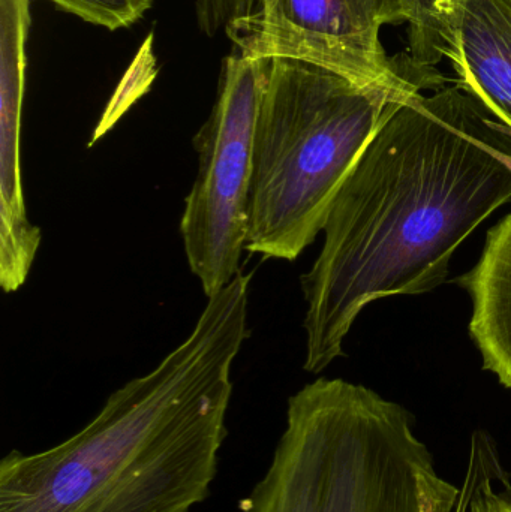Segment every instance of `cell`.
Wrapping results in <instances>:
<instances>
[{"label":"cell","instance_id":"1","mask_svg":"<svg viewBox=\"0 0 511 512\" xmlns=\"http://www.w3.org/2000/svg\"><path fill=\"white\" fill-rule=\"evenodd\" d=\"M511 134L461 84L392 102L342 182L302 276L305 370L323 372L372 301L434 291L456 249L511 203Z\"/></svg>","mask_w":511,"mask_h":512},{"label":"cell","instance_id":"5","mask_svg":"<svg viewBox=\"0 0 511 512\" xmlns=\"http://www.w3.org/2000/svg\"><path fill=\"white\" fill-rule=\"evenodd\" d=\"M269 62L236 50L222 60L215 105L192 141L198 174L186 197L180 233L189 268L207 298L240 273L255 129Z\"/></svg>","mask_w":511,"mask_h":512},{"label":"cell","instance_id":"12","mask_svg":"<svg viewBox=\"0 0 511 512\" xmlns=\"http://www.w3.org/2000/svg\"><path fill=\"white\" fill-rule=\"evenodd\" d=\"M57 8L104 29L134 26L155 5L156 0H48Z\"/></svg>","mask_w":511,"mask_h":512},{"label":"cell","instance_id":"13","mask_svg":"<svg viewBox=\"0 0 511 512\" xmlns=\"http://www.w3.org/2000/svg\"><path fill=\"white\" fill-rule=\"evenodd\" d=\"M212 2H219V3H245V2H249V0H212Z\"/></svg>","mask_w":511,"mask_h":512},{"label":"cell","instance_id":"9","mask_svg":"<svg viewBox=\"0 0 511 512\" xmlns=\"http://www.w3.org/2000/svg\"><path fill=\"white\" fill-rule=\"evenodd\" d=\"M456 283L473 300L470 334L483 369L511 390V213L489 230L479 262Z\"/></svg>","mask_w":511,"mask_h":512},{"label":"cell","instance_id":"10","mask_svg":"<svg viewBox=\"0 0 511 512\" xmlns=\"http://www.w3.org/2000/svg\"><path fill=\"white\" fill-rule=\"evenodd\" d=\"M456 0H404L410 26V68L429 78H440L435 66L446 57Z\"/></svg>","mask_w":511,"mask_h":512},{"label":"cell","instance_id":"14","mask_svg":"<svg viewBox=\"0 0 511 512\" xmlns=\"http://www.w3.org/2000/svg\"><path fill=\"white\" fill-rule=\"evenodd\" d=\"M503 162L507 165V167L511 170V153H507V155L503 156Z\"/></svg>","mask_w":511,"mask_h":512},{"label":"cell","instance_id":"3","mask_svg":"<svg viewBox=\"0 0 511 512\" xmlns=\"http://www.w3.org/2000/svg\"><path fill=\"white\" fill-rule=\"evenodd\" d=\"M471 483L444 480L407 408L320 378L288 399L287 424L243 512H465Z\"/></svg>","mask_w":511,"mask_h":512},{"label":"cell","instance_id":"4","mask_svg":"<svg viewBox=\"0 0 511 512\" xmlns=\"http://www.w3.org/2000/svg\"><path fill=\"white\" fill-rule=\"evenodd\" d=\"M387 90L294 59H272L255 129L245 249L296 261L324 230L330 206L387 108Z\"/></svg>","mask_w":511,"mask_h":512},{"label":"cell","instance_id":"11","mask_svg":"<svg viewBox=\"0 0 511 512\" xmlns=\"http://www.w3.org/2000/svg\"><path fill=\"white\" fill-rule=\"evenodd\" d=\"M467 477L471 496L465 512H511V483L494 439L479 430L471 439Z\"/></svg>","mask_w":511,"mask_h":512},{"label":"cell","instance_id":"6","mask_svg":"<svg viewBox=\"0 0 511 512\" xmlns=\"http://www.w3.org/2000/svg\"><path fill=\"white\" fill-rule=\"evenodd\" d=\"M405 20L404 0H257L224 33L246 56L302 60L405 99L434 89L384 50L383 27Z\"/></svg>","mask_w":511,"mask_h":512},{"label":"cell","instance_id":"8","mask_svg":"<svg viewBox=\"0 0 511 512\" xmlns=\"http://www.w3.org/2000/svg\"><path fill=\"white\" fill-rule=\"evenodd\" d=\"M26 68L0 69V286L15 292L26 283L41 245V230L27 218L21 176V111Z\"/></svg>","mask_w":511,"mask_h":512},{"label":"cell","instance_id":"2","mask_svg":"<svg viewBox=\"0 0 511 512\" xmlns=\"http://www.w3.org/2000/svg\"><path fill=\"white\" fill-rule=\"evenodd\" d=\"M251 274L212 297L152 372L114 391L80 432L0 462V512H191L227 438L231 369L249 337Z\"/></svg>","mask_w":511,"mask_h":512},{"label":"cell","instance_id":"7","mask_svg":"<svg viewBox=\"0 0 511 512\" xmlns=\"http://www.w3.org/2000/svg\"><path fill=\"white\" fill-rule=\"evenodd\" d=\"M446 59L511 134V0H456Z\"/></svg>","mask_w":511,"mask_h":512}]
</instances>
